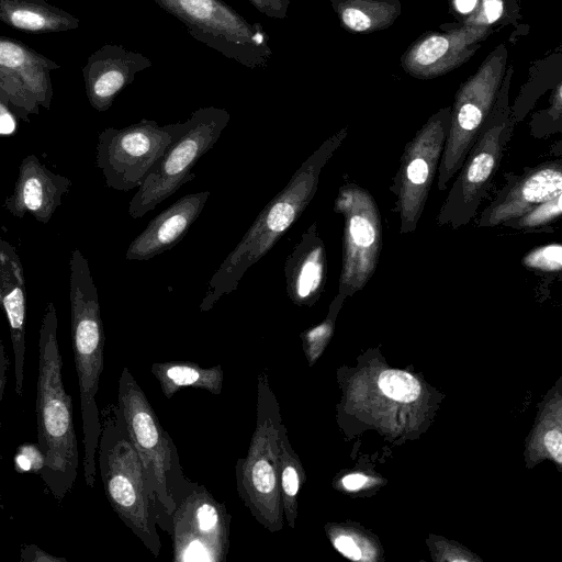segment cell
Segmentation results:
<instances>
[{
  "label": "cell",
  "mask_w": 562,
  "mask_h": 562,
  "mask_svg": "<svg viewBox=\"0 0 562 562\" xmlns=\"http://www.w3.org/2000/svg\"><path fill=\"white\" fill-rule=\"evenodd\" d=\"M210 191L187 194L156 215L128 245V260H149L175 247L198 220Z\"/></svg>",
  "instance_id": "obj_19"
},
{
  "label": "cell",
  "mask_w": 562,
  "mask_h": 562,
  "mask_svg": "<svg viewBox=\"0 0 562 562\" xmlns=\"http://www.w3.org/2000/svg\"><path fill=\"white\" fill-rule=\"evenodd\" d=\"M378 384L384 395L404 403L415 401L422 391L419 382L412 374L401 370L383 371Z\"/></svg>",
  "instance_id": "obj_30"
},
{
  "label": "cell",
  "mask_w": 562,
  "mask_h": 562,
  "mask_svg": "<svg viewBox=\"0 0 562 562\" xmlns=\"http://www.w3.org/2000/svg\"><path fill=\"white\" fill-rule=\"evenodd\" d=\"M117 405L142 462L160 526L169 532L177 503L196 483L186 477L171 437L127 368H123L119 379Z\"/></svg>",
  "instance_id": "obj_5"
},
{
  "label": "cell",
  "mask_w": 562,
  "mask_h": 562,
  "mask_svg": "<svg viewBox=\"0 0 562 562\" xmlns=\"http://www.w3.org/2000/svg\"><path fill=\"white\" fill-rule=\"evenodd\" d=\"M153 61L138 52L108 43L93 52L82 68L86 94L90 105L105 112L117 94L135 80Z\"/></svg>",
  "instance_id": "obj_17"
},
{
  "label": "cell",
  "mask_w": 562,
  "mask_h": 562,
  "mask_svg": "<svg viewBox=\"0 0 562 562\" xmlns=\"http://www.w3.org/2000/svg\"><path fill=\"white\" fill-rule=\"evenodd\" d=\"M179 20L196 41L249 69H265L272 56L269 35L223 0H151Z\"/></svg>",
  "instance_id": "obj_9"
},
{
  "label": "cell",
  "mask_w": 562,
  "mask_h": 562,
  "mask_svg": "<svg viewBox=\"0 0 562 562\" xmlns=\"http://www.w3.org/2000/svg\"><path fill=\"white\" fill-rule=\"evenodd\" d=\"M562 194V160L554 159L528 168L509 180L482 212L476 226L495 227L519 217L536 205Z\"/></svg>",
  "instance_id": "obj_16"
},
{
  "label": "cell",
  "mask_w": 562,
  "mask_h": 562,
  "mask_svg": "<svg viewBox=\"0 0 562 562\" xmlns=\"http://www.w3.org/2000/svg\"><path fill=\"white\" fill-rule=\"evenodd\" d=\"M150 371L167 398L183 387L202 389L214 395L223 391L224 371L220 364L202 368L189 361H166L153 363Z\"/></svg>",
  "instance_id": "obj_24"
},
{
  "label": "cell",
  "mask_w": 562,
  "mask_h": 562,
  "mask_svg": "<svg viewBox=\"0 0 562 562\" xmlns=\"http://www.w3.org/2000/svg\"><path fill=\"white\" fill-rule=\"evenodd\" d=\"M257 418L245 458L236 463V486L252 517L270 532L284 527L279 482L280 407L268 374H258Z\"/></svg>",
  "instance_id": "obj_6"
},
{
  "label": "cell",
  "mask_w": 562,
  "mask_h": 562,
  "mask_svg": "<svg viewBox=\"0 0 562 562\" xmlns=\"http://www.w3.org/2000/svg\"><path fill=\"white\" fill-rule=\"evenodd\" d=\"M334 211L344 217L342 261L338 293L349 296L371 280L382 249V224L372 194L356 183L338 190Z\"/></svg>",
  "instance_id": "obj_12"
},
{
  "label": "cell",
  "mask_w": 562,
  "mask_h": 562,
  "mask_svg": "<svg viewBox=\"0 0 562 562\" xmlns=\"http://www.w3.org/2000/svg\"><path fill=\"white\" fill-rule=\"evenodd\" d=\"M367 482V477L360 473H352L341 479L342 486L348 491H356L362 487Z\"/></svg>",
  "instance_id": "obj_41"
},
{
  "label": "cell",
  "mask_w": 562,
  "mask_h": 562,
  "mask_svg": "<svg viewBox=\"0 0 562 562\" xmlns=\"http://www.w3.org/2000/svg\"><path fill=\"white\" fill-rule=\"evenodd\" d=\"M507 58V47L502 43L460 85L451 105L449 128L437 171V188L440 191L448 188L460 170L492 110L506 72Z\"/></svg>",
  "instance_id": "obj_10"
},
{
  "label": "cell",
  "mask_w": 562,
  "mask_h": 562,
  "mask_svg": "<svg viewBox=\"0 0 562 562\" xmlns=\"http://www.w3.org/2000/svg\"><path fill=\"white\" fill-rule=\"evenodd\" d=\"M257 11L271 19H285L290 0H246Z\"/></svg>",
  "instance_id": "obj_34"
},
{
  "label": "cell",
  "mask_w": 562,
  "mask_h": 562,
  "mask_svg": "<svg viewBox=\"0 0 562 562\" xmlns=\"http://www.w3.org/2000/svg\"><path fill=\"white\" fill-rule=\"evenodd\" d=\"M479 1L480 0H449L450 11L454 12L458 18H462L459 21L461 22L465 16L473 12Z\"/></svg>",
  "instance_id": "obj_39"
},
{
  "label": "cell",
  "mask_w": 562,
  "mask_h": 562,
  "mask_svg": "<svg viewBox=\"0 0 562 562\" xmlns=\"http://www.w3.org/2000/svg\"><path fill=\"white\" fill-rule=\"evenodd\" d=\"M9 360L7 358L3 344L0 339V402L3 400L4 389L7 383V371L9 368Z\"/></svg>",
  "instance_id": "obj_40"
},
{
  "label": "cell",
  "mask_w": 562,
  "mask_h": 562,
  "mask_svg": "<svg viewBox=\"0 0 562 562\" xmlns=\"http://www.w3.org/2000/svg\"><path fill=\"white\" fill-rule=\"evenodd\" d=\"M0 21L31 34L66 32L80 25L77 16L46 0H0Z\"/></svg>",
  "instance_id": "obj_23"
},
{
  "label": "cell",
  "mask_w": 562,
  "mask_h": 562,
  "mask_svg": "<svg viewBox=\"0 0 562 562\" xmlns=\"http://www.w3.org/2000/svg\"><path fill=\"white\" fill-rule=\"evenodd\" d=\"M98 461L105 496L121 520L155 555L161 549L159 515L151 502L146 475L117 404L100 412Z\"/></svg>",
  "instance_id": "obj_4"
},
{
  "label": "cell",
  "mask_w": 562,
  "mask_h": 562,
  "mask_svg": "<svg viewBox=\"0 0 562 562\" xmlns=\"http://www.w3.org/2000/svg\"><path fill=\"white\" fill-rule=\"evenodd\" d=\"M521 262L528 269L559 272L562 268V246L551 243L533 248L522 257Z\"/></svg>",
  "instance_id": "obj_32"
},
{
  "label": "cell",
  "mask_w": 562,
  "mask_h": 562,
  "mask_svg": "<svg viewBox=\"0 0 562 562\" xmlns=\"http://www.w3.org/2000/svg\"><path fill=\"white\" fill-rule=\"evenodd\" d=\"M520 18L519 0H480L473 12L459 23L492 27L512 23L518 29L516 21Z\"/></svg>",
  "instance_id": "obj_27"
},
{
  "label": "cell",
  "mask_w": 562,
  "mask_h": 562,
  "mask_svg": "<svg viewBox=\"0 0 562 562\" xmlns=\"http://www.w3.org/2000/svg\"><path fill=\"white\" fill-rule=\"evenodd\" d=\"M60 67L23 42L0 36V70L21 80L46 110L50 109L53 99L50 72Z\"/></svg>",
  "instance_id": "obj_22"
},
{
  "label": "cell",
  "mask_w": 562,
  "mask_h": 562,
  "mask_svg": "<svg viewBox=\"0 0 562 562\" xmlns=\"http://www.w3.org/2000/svg\"><path fill=\"white\" fill-rule=\"evenodd\" d=\"M57 313L49 302L38 331L36 382L37 445L44 456L40 473L46 488L60 503L72 490L79 469L72 402L63 382V359L57 340Z\"/></svg>",
  "instance_id": "obj_2"
},
{
  "label": "cell",
  "mask_w": 562,
  "mask_h": 562,
  "mask_svg": "<svg viewBox=\"0 0 562 562\" xmlns=\"http://www.w3.org/2000/svg\"><path fill=\"white\" fill-rule=\"evenodd\" d=\"M513 65L506 68L496 100L437 214L439 226L468 225L487 194L516 122L509 104Z\"/></svg>",
  "instance_id": "obj_7"
},
{
  "label": "cell",
  "mask_w": 562,
  "mask_h": 562,
  "mask_svg": "<svg viewBox=\"0 0 562 562\" xmlns=\"http://www.w3.org/2000/svg\"><path fill=\"white\" fill-rule=\"evenodd\" d=\"M19 561L21 562H67V559L63 557L53 555L37 544L29 543L24 544L20 551Z\"/></svg>",
  "instance_id": "obj_35"
},
{
  "label": "cell",
  "mask_w": 562,
  "mask_h": 562,
  "mask_svg": "<svg viewBox=\"0 0 562 562\" xmlns=\"http://www.w3.org/2000/svg\"><path fill=\"white\" fill-rule=\"evenodd\" d=\"M345 299L346 296L338 293L329 306L327 317L321 324L302 333L301 337L310 363H313L319 357L328 342L334 329L335 316Z\"/></svg>",
  "instance_id": "obj_29"
},
{
  "label": "cell",
  "mask_w": 562,
  "mask_h": 562,
  "mask_svg": "<svg viewBox=\"0 0 562 562\" xmlns=\"http://www.w3.org/2000/svg\"><path fill=\"white\" fill-rule=\"evenodd\" d=\"M451 105L435 112L405 145L390 190L400 215V233L417 228L438 171L450 121Z\"/></svg>",
  "instance_id": "obj_13"
},
{
  "label": "cell",
  "mask_w": 562,
  "mask_h": 562,
  "mask_svg": "<svg viewBox=\"0 0 562 562\" xmlns=\"http://www.w3.org/2000/svg\"><path fill=\"white\" fill-rule=\"evenodd\" d=\"M70 328L75 367L78 378L82 434L83 477L93 487L97 474V450L101 434L97 394L104 364L105 336L97 286L88 260L79 249L69 259Z\"/></svg>",
  "instance_id": "obj_3"
},
{
  "label": "cell",
  "mask_w": 562,
  "mask_h": 562,
  "mask_svg": "<svg viewBox=\"0 0 562 562\" xmlns=\"http://www.w3.org/2000/svg\"><path fill=\"white\" fill-rule=\"evenodd\" d=\"M180 122L158 125L142 119L132 125L106 127L98 136L95 165L109 188L131 191L143 183L179 131Z\"/></svg>",
  "instance_id": "obj_11"
},
{
  "label": "cell",
  "mask_w": 562,
  "mask_h": 562,
  "mask_svg": "<svg viewBox=\"0 0 562 562\" xmlns=\"http://www.w3.org/2000/svg\"><path fill=\"white\" fill-rule=\"evenodd\" d=\"M229 120L227 110L204 106L181 122L178 133L130 201V216L143 217L184 183L192 181L195 178L193 167L215 146Z\"/></svg>",
  "instance_id": "obj_8"
},
{
  "label": "cell",
  "mask_w": 562,
  "mask_h": 562,
  "mask_svg": "<svg viewBox=\"0 0 562 562\" xmlns=\"http://www.w3.org/2000/svg\"><path fill=\"white\" fill-rule=\"evenodd\" d=\"M15 467L19 471L41 473L44 467V456L38 445H24L19 447L15 456Z\"/></svg>",
  "instance_id": "obj_33"
},
{
  "label": "cell",
  "mask_w": 562,
  "mask_h": 562,
  "mask_svg": "<svg viewBox=\"0 0 562 562\" xmlns=\"http://www.w3.org/2000/svg\"><path fill=\"white\" fill-rule=\"evenodd\" d=\"M71 180L49 170L35 155L21 161L13 192L4 200V209L14 217L33 216L47 224L70 191Z\"/></svg>",
  "instance_id": "obj_18"
},
{
  "label": "cell",
  "mask_w": 562,
  "mask_h": 562,
  "mask_svg": "<svg viewBox=\"0 0 562 562\" xmlns=\"http://www.w3.org/2000/svg\"><path fill=\"white\" fill-rule=\"evenodd\" d=\"M544 445L549 453L561 463L562 461V434L559 429L550 430L544 436Z\"/></svg>",
  "instance_id": "obj_38"
},
{
  "label": "cell",
  "mask_w": 562,
  "mask_h": 562,
  "mask_svg": "<svg viewBox=\"0 0 562 562\" xmlns=\"http://www.w3.org/2000/svg\"><path fill=\"white\" fill-rule=\"evenodd\" d=\"M344 29L372 33L390 27L402 13L398 0H330Z\"/></svg>",
  "instance_id": "obj_25"
},
{
  "label": "cell",
  "mask_w": 562,
  "mask_h": 562,
  "mask_svg": "<svg viewBox=\"0 0 562 562\" xmlns=\"http://www.w3.org/2000/svg\"><path fill=\"white\" fill-rule=\"evenodd\" d=\"M334 547L345 557L351 560H359L361 551L356 544V541L347 535H339L333 540Z\"/></svg>",
  "instance_id": "obj_36"
},
{
  "label": "cell",
  "mask_w": 562,
  "mask_h": 562,
  "mask_svg": "<svg viewBox=\"0 0 562 562\" xmlns=\"http://www.w3.org/2000/svg\"><path fill=\"white\" fill-rule=\"evenodd\" d=\"M344 127L326 138L294 171L285 187L261 210L236 247L211 277L200 311H210L235 291L245 272L258 262L300 218L313 200L323 168L347 137Z\"/></svg>",
  "instance_id": "obj_1"
},
{
  "label": "cell",
  "mask_w": 562,
  "mask_h": 562,
  "mask_svg": "<svg viewBox=\"0 0 562 562\" xmlns=\"http://www.w3.org/2000/svg\"><path fill=\"white\" fill-rule=\"evenodd\" d=\"M0 101L9 105L18 117L26 122H30V114L40 112V104L25 85L2 70H0Z\"/></svg>",
  "instance_id": "obj_28"
},
{
  "label": "cell",
  "mask_w": 562,
  "mask_h": 562,
  "mask_svg": "<svg viewBox=\"0 0 562 562\" xmlns=\"http://www.w3.org/2000/svg\"><path fill=\"white\" fill-rule=\"evenodd\" d=\"M231 517L225 504L195 484L170 516L175 562L225 561Z\"/></svg>",
  "instance_id": "obj_14"
},
{
  "label": "cell",
  "mask_w": 562,
  "mask_h": 562,
  "mask_svg": "<svg viewBox=\"0 0 562 562\" xmlns=\"http://www.w3.org/2000/svg\"><path fill=\"white\" fill-rule=\"evenodd\" d=\"M0 307L4 312L14 356L15 393L23 394L26 296L23 266L15 248L0 238Z\"/></svg>",
  "instance_id": "obj_21"
},
{
  "label": "cell",
  "mask_w": 562,
  "mask_h": 562,
  "mask_svg": "<svg viewBox=\"0 0 562 562\" xmlns=\"http://www.w3.org/2000/svg\"><path fill=\"white\" fill-rule=\"evenodd\" d=\"M18 122L13 110L0 101V135L8 136L16 131Z\"/></svg>",
  "instance_id": "obj_37"
},
{
  "label": "cell",
  "mask_w": 562,
  "mask_h": 562,
  "mask_svg": "<svg viewBox=\"0 0 562 562\" xmlns=\"http://www.w3.org/2000/svg\"><path fill=\"white\" fill-rule=\"evenodd\" d=\"M493 32L492 26L454 23L445 32L424 33L402 55L401 66L417 79L443 76L467 63Z\"/></svg>",
  "instance_id": "obj_15"
},
{
  "label": "cell",
  "mask_w": 562,
  "mask_h": 562,
  "mask_svg": "<svg viewBox=\"0 0 562 562\" xmlns=\"http://www.w3.org/2000/svg\"><path fill=\"white\" fill-rule=\"evenodd\" d=\"M562 194L542 202L524 215L512 218L503 225L517 229H535L551 224L561 216Z\"/></svg>",
  "instance_id": "obj_31"
},
{
  "label": "cell",
  "mask_w": 562,
  "mask_h": 562,
  "mask_svg": "<svg viewBox=\"0 0 562 562\" xmlns=\"http://www.w3.org/2000/svg\"><path fill=\"white\" fill-rule=\"evenodd\" d=\"M285 292L299 306L314 305L325 289L327 278L326 248L314 222L301 235L285 259Z\"/></svg>",
  "instance_id": "obj_20"
},
{
  "label": "cell",
  "mask_w": 562,
  "mask_h": 562,
  "mask_svg": "<svg viewBox=\"0 0 562 562\" xmlns=\"http://www.w3.org/2000/svg\"><path fill=\"white\" fill-rule=\"evenodd\" d=\"M304 472L299 457L293 451L285 425L279 432V482L284 522L294 528L297 515V494L302 486Z\"/></svg>",
  "instance_id": "obj_26"
}]
</instances>
